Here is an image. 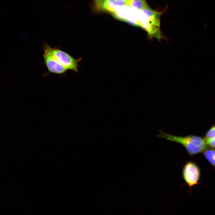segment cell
I'll use <instances>...</instances> for the list:
<instances>
[{
	"label": "cell",
	"mask_w": 215,
	"mask_h": 215,
	"mask_svg": "<svg viewBox=\"0 0 215 215\" xmlns=\"http://www.w3.org/2000/svg\"><path fill=\"white\" fill-rule=\"evenodd\" d=\"M137 25L147 32L149 38H155L159 40L163 38L160 29L161 12L151 9L149 7L139 10Z\"/></svg>",
	"instance_id": "obj_1"
},
{
	"label": "cell",
	"mask_w": 215,
	"mask_h": 215,
	"mask_svg": "<svg viewBox=\"0 0 215 215\" xmlns=\"http://www.w3.org/2000/svg\"><path fill=\"white\" fill-rule=\"evenodd\" d=\"M159 138L165 139L181 144L185 149L190 156L203 152L207 148L205 139L196 136L190 135L185 136H176L159 130Z\"/></svg>",
	"instance_id": "obj_2"
},
{
	"label": "cell",
	"mask_w": 215,
	"mask_h": 215,
	"mask_svg": "<svg viewBox=\"0 0 215 215\" xmlns=\"http://www.w3.org/2000/svg\"><path fill=\"white\" fill-rule=\"evenodd\" d=\"M44 62L48 73L59 75H64L67 70L56 60L51 50V47L44 42L42 45Z\"/></svg>",
	"instance_id": "obj_3"
},
{
	"label": "cell",
	"mask_w": 215,
	"mask_h": 215,
	"mask_svg": "<svg viewBox=\"0 0 215 215\" xmlns=\"http://www.w3.org/2000/svg\"><path fill=\"white\" fill-rule=\"evenodd\" d=\"M52 53L57 61L67 70L78 72L79 63L82 59L81 57L75 59L67 53L58 47H51Z\"/></svg>",
	"instance_id": "obj_4"
},
{
	"label": "cell",
	"mask_w": 215,
	"mask_h": 215,
	"mask_svg": "<svg viewBox=\"0 0 215 215\" xmlns=\"http://www.w3.org/2000/svg\"><path fill=\"white\" fill-rule=\"evenodd\" d=\"M182 177L189 188L198 184L200 172L198 165L192 161L187 162L184 165L182 171Z\"/></svg>",
	"instance_id": "obj_5"
},
{
	"label": "cell",
	"mask_w": 215,
	"mask_h": 215,
	"mask_svg": "<svg viewBox=\"0 0 215 215\" xmlns=\"http://www.w3.org/2000/svg\"><path fill=\"white\" fill-rule=\"evenodd\" d=\"M124 6H126L125 2H120L117 0H107L102 4L101 10L113 13L119 8Z\"/></svg>",
	"instance_id": "obj_6"
},
{
	"label": "cell",
	"mask_w": 215,
	"mask_h": 215,
	"mask_svg": "<svg viewBox=\"0 0 215 215\" xmlns=\"http://www.w3.org/2000/svg\"><path fill=\"white\" fill-rule=\"evenodd\" d=\"M126 6L140 10L148 7L145 0H129L125 1Z\"/></svg>",
	"instance_id": "obj_7"
},
{
	"label": "cell",
	"mask_w": 215,
	"mask_h": 215,
	"mask_svg": "<svg viewBox=\"0 0 215 215\" xmlns=\"http://www.w3.org/2000/svg\"><path fill=\"white\" fill-rule=\"evenodd\" d=\"M203 153L208 161L215 168V148L207 149Z\"/></svg>",
	"instance_id": "obj_8"
},
{
	"label": "cell",
	"mask_w": 215,
	"mask_h": 215,
	"mask_svg": "<svg viewBox=\"0 0 215 215\" xmlns=\"http://www.w3.org/2000/svg\"><path fill=\"white\" fill-rule=\"evenodd\" d=\"M215 136V126H213L207 131L205 136V139Z\"/></svg>",
	"instance_id": "obj_9"
},
{
	"label": "cell",
	"mask_w": 215,
	"mask_h": 215,
	"mask_svg": "<svg viewBox=\"0 0 215 215\" xmlns=\"http://www.w3.org/2000/svg\"><path fill=\"white\" fill-rule=\"evenodd\" d=\"M208 146L212 148H215V136L212 138L205 139Z\"/></svg>",
	"instance_id": "obj_10"
},
{
	"label": "cell",
	"mask_w": 215,
	"mask_h": 215,
	"mask_svg": "<svg viewBox=\"0 0 215 215\" xmlns=\"http://www.w3.org/2000/svg\"><path fill=\"white\" fill-rule=\"evenodd\" d=\"M95 6L98 10H100V2L101 0H93Z\"/></svg>",
	"instance_id": "obj_11"
},
{
	"label": "cell",
	"mask_w": 215,
	"mask_h": 215,
	"mask_svg": "<svg viewBox=\"0 0 215 215\" xmlns=\"http://www.w3.org/2000/svg\"><path fill=\"white\" fill-rule=\"evenodd\" d=\"M107 0H101V2H100V10L101 9V6L102 5V4H103V3L106 1Z\"/></svg>",
	"instance_id": "obj_12"
},
{
	"label": "cell",
	"mask_w": 215,
	"mask_h": 215,
	"mask_svg": "<svg viewBox=\"0 0 215 215\" xmlns=\"http://www.w3.org/2000/svg\"><path fill=\"white\" fill-rule=\"evenodd\" d=\"M117 0L118 1H120V2H125V1H128L129 0Z\"/></svg>",
	"instance_id": "obj_13"
}]
</instances>
